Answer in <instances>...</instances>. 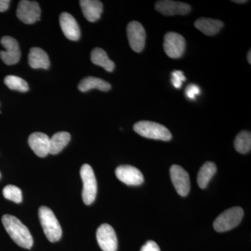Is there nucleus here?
Wrapping results in <instances>:
<instances>
[{"label": "nucleus", "instance_id": "cd10ccee", "mask_svg": "<svg viewBox=\"0 0 251 251\" xmlns=\"http://www.w3.org/2000/svg\"><path fill=\"white\" fill-rule=\"evenodd\" d=\"M140 251H161L158 244L153 241H148L143 247Z\"/></svg>", "mask_w": 251, "mask_h": 251}, {"label": "nucleus", "instance_id": "423d86ee", "mask_svg": "<svg viewBox=\"0 0 251 251\" xmlns=\"http://www.w3.org/2000/svg\"><path fill=\"white\" fill-rule=\"evenodd\" d=\"M163 49L168 57L172 59H179L184 53L186 41L181 34L171 31L164 36Z\"/></svg>", "mask_w": 251, "mask_h": 251}, {"label": "nucleus", "instance_id": "393cba45", "mask_svg": "<svg viewBox=\"0 0 251 251\" xmlns=\"http://www.w3.org/2000/svg\"><path fill=\"white\" fill-rule=\"evenodd\" d=\"M3 196L6 199L16 203H21L23 201L22 191L14 185L5 186L3 189Z\"/></svg>", "mask_w": 251, "mask_h": 251}, {"label": "nucleus", "instance_id": "7ed1b4c3", "mask_svg": "<svg viewBox=\"0 0 251 251\" xmlns=\"http://www.w3.org/2000/svg\"><path fill=\"white\" fill-rule=\"evenodd\" d=\"M137 133L150 139L169 141L172 139L171 131L164 126L150 121H140L133 126Z\"/></svg>", "mask_w": 251, "mask_h": 251}, {"label": "nucleus", "instance_id": "412c9836", "mask_svg": "<svg viewBox=\"0 0 251 251\" xmlns=\"http://www.w3.org/2000/svg\"><path fill=\"white\" fill-rule=\"evenodd\" d=\"M71 140L70 133L66 131L58 132L50 138L49 153L57 154L69 144Z\"/></svg>", "mask_w": 251, "mask_h": 251}, {"label": "nucleus", "instance_id": "f03ea898", "mask_svg": "<svg viewBox=\"0 0 251 251\" xmlns=\"http://www.w3.org/2000/svg\"><path fill=\"white\" fill-rule=\"evenodd\" d=\"M39 216L44 233L50 242H56L59 241L62 237V229L53 211L48 206H41L39 208Z\"/></svg>", "mask_w": 251, "mask_h": 251}, {"label": "nucleus", "instance_id": "6ab92c4d", "mask_svg": "<svg viewBox=\"0 0 251 251\" xmlns=\"http://www.w3.org/2000/svg\"><path fill=\"white\" fill-rule=\"evenodd\" d=\"M79 90L86 92L92 89H97L103 92H107L111 89V85L106 81L95 77H87L82 79L78 85Z\"/></svg>", "mask_w": 251, "mask_h": 251}, {"label": "nucleus", "instance_id": "2eb2a0df", "mask_svg": "<svg viewBox=\"0 0 251 251\" xmlns=\"http://www.w3.org/2000/svg\"><path fill=\"white\" fill-rule=\"evenodd\" d=\"M28 143L38 156L46 157L49 153L50 138L41 132H35L29 135Z\"/></svg>", "mask_w": 251, "mask_h": 251}, {"label": "nucleus", "instance_id": "f257e3e1", "mask_svg": "<svg viewBox=\"0 0 251 251\" xmlns=\"http://www.w3.org/2000/svg\"><path fill=\"white\" fill-rule=\"evenodd\" d=\"M2 224L5 229L16 244L24 249H30L33 246V237L27 227L14 216L5 214Z\"/></svg>", "mask_w": 251, "mask_h": 251}, {"label": "nucleus", "instance_id": "bb28decb", "mask_svg": "<svg viewBox=\"0 0 251 251\" xmlns=\"http://www.w3.org/2000/svg\"><path fill=\"white\" fill-rule=\"evenodd\" d=\"M186 96L190 99H195L197 95L201 94V89L196 85H189L186 89Z\"/></svg>", "mask_w": 251, "mask_h": 251}, {"label": "nucleus", "instance_id": "7c9ffc66", "mask_svg": "<svg viewBox=\"0 0 251 251\" xmlns=\"http://www.w3.org/2000/svg\"><path fill=\"white\" fill-rule=\"evenodd\" d=\"M234 2L237 3V4H244V3L247 2V1H246V0H237V1H233Z\"/></svg>", "mask_w": 251, "mask_h": 251}, {"label": "nucleus", "instance_id": "9b49d317", "mask_svg": "<svg viewBox=\"0 0 251 251\" xmlns=\"http://www.w3.org/2000/svg\"><path fill=\"white\" fill-rule=\"evenodd\" d=\"M170 173L176 192L183 197L187 196L191 188L189 175L187 172L178 165H173Z\"/></svg>", "mask_w": 251, "mask_h": 251}, {"label": "nucleus", "instance_id": "c85d7f7f", "mask_svg": "<svg viewBox=\"0 0 251 251\" xmlns=\"http://www.w3.org/2000/svg\"><path fill=\"white\" fill-rule=\"evenodd\" d=\"M10 3L9 0H0V12H4L9 9Z\"/></svg>", "mask_w": 251, "mask_h": 251}, {"label": "nucleus", "instance_id": "a211bd4d", "mask_svg": "<svg viewBox=\"0 0 251 251\" xmlns=\"http://www.w3.org/2000/svg\"><path fill=\"white\" fill-rule=\"evenodd\" d=\"M29 66L33 69H49L50 63L49 55L40 48H32L28 55Z\"/></svg>", "mask_w": 251, "mask_h": 251}, {"label": "nucleus", "instance_id": "b1692460", "mask_svg": "<svg viewBox=\"0 0 251 251\" xmlns=\"http://www.w3.org/2000/svg\"><path fill=\"white\" fill-rule=\"evenodd\" d=\"M4 83L12 90L19 91L21 92H26L29 90L27 82L21 77L15 75H7L4 78Z\"/></svg>", "mask_w": 251, "mask_h": 251}, {"label": "nucleus", "instance_id": "9d476101", "mask_svg": "<svg viewBox=\"0 0 251 251\" xmlns=\"http://www.w3.org/2000/svg\"><path fill=\"white\" fill-rule=\"evenodd\" d=\"M97 239L103 251H117L118 247L115 229L108 224H103L97 229Z\"/></svg>", "mask_w": 251, "mask_h": 251}, {"label": "nucleus", "instance_id": "1a4fd4ad", "mask_svg": "<svg viewBox=\"0 0 251 251\" xmlns=\"http://www.w3.org/2000/svg\"><path fill=\"white\" fill-rule=\"evenodd\" d=\"M1 44L6 49L5 51H0L1 60L7 65L17 64L21 56L18 41L11 36H5L1 38Z\"/></svg>", "mask_w": 251, "mask_h": 251}, {"label": "nucleus", "instance_id": "6e6552de", "mask_svg": "<svg viewBox=\"0 0 251 251\" xmlns=\"http://www.w3.org/2000/svg\"><path fill=\"white\" fill-rule=\"evenodd\" d=\"M127 36L130 48L136 52L143 50L146 41L145 28L137 21H132L127 26Z\"/></svg>", "mask_w": 251, "mask_h": 251}, {"label": "nucleus", "instance_id": "dca6fc26", "mask_svg": "<svg viewBox=\"0 0 251 251\" xmlns=\"http://www.w3.org/2000/svg\"><path fill=\"white\" fill-rule=\"evenodd\" d=\"M81 9L87 21L94 23L98 21L103 12V4L98 0H81Z\"/></svg>", "mask_w": 251, "mask_h": 251}, {"label": "nucleus", "instance_id": "ddd939ff", "mask_svg": "<svg viewBox=\"0 0 251 251\" xmlns=\"http://www.w3.org/2000/svg\"><path fill=\"white\" fill-rule=\"evenodd\" d=\"M117 179L128 186H139L144 182L143 173L138 168L131 166H120L115 171Z\"/></svg>", "mask_w": 251, "mask_h": 251}, {"label": "nucleus", "instance_id": "0eeeda50", "mask_svg": "<svg viewBox=\"0 0 251 251\" xmlns=\"http://www.w3.org/2000/svg\"><path fill=\"white\" fill-rule=\"evenodd\" d=\"M41 9L37 1L22 0L18 4L16 16L25 24H34L40 21Z\"/></svg>", "mask_w": 251, "mask_h": 251}, {"label": "nucleus", "instance_id": "4be33fe9", "mask_svg": "<svg viewBox=\"0 0 251 251\" xmlns=\"http://www.w3.org/2000/svg\"><path fill=\"white\" fill-rule=\"evenodd\" d=\"M216 166L213 162H206L200 169L198 174V184L199 187L204 189L209 184L216 173Z\"/></svg>", "mask_w": 251, "mask_h": 251}, {"label": "nucleus", "instance_id": "39448f33", "mask_svg": "<svg viewBox=\"0 0 251 251\" xmlns=\"http://www.w3.org/2000/svg\"><path fill=\"white\" fill-rule=\"evenodd\" d=\"M80 176L83 183L82 201L87 205H90L95 201L97 193V182L93 169L88 164L81 167Z\"/></svg>", "mask_w": 251, "mask_h": 251}, {"label": "nucleus", "instance_id": "5701e85b", "mask_svg": "<svg viewBox=\"0 0 251 251\" xmlns=\"http://www.w3.org/2000/svg\"><path fill=\"white\" fill-rule=\"evenodd\" d=\"M236 151L240 153H247L251 151V134L247 130H243L236 136L234 142Z\"/></svg>", "mask_w": 251, "mask_h": 251}, {"label": "nucleus", "instance_id": "aec40b11", "mask_svg": "<svg viewBox=\"0 0 251 251\" xmlns=\"http://www.w3.org/2000/svg\"><path fill=\"white\" fill-rule=\"evenodd\" d=\"M91 60L93 64L103 67L107 72H112L115 69V63L109 59L106 52L100 48H96L92 51Z\"/></svg>", "mask_w": 251, "mask_h": 251}, {"label": "nucleus", "instance_id": "c756f323", "mask_svg": "<svg viewBox=\"0 0 251 251\" xmlns=\"http://www.w3.org/2000/svg\"><path fill=\"white\" fill-rule=\"evenodd\" d=\"M247 59H248V62H249V64H251V50H249V52H248Z\"/></svg>", "mask_w": 251, "mask_h": 251}, {"label": "nucleus", "instance_id": "4468645a", "mask_svg": "<svg viewBox=\"0 0 251 251\" xmlns=\"http://www.w3.org/2000/svg\"><path fill=\"white\" fill-rule=\"evenodd\" d=\"M59 24L67 39L72 41L79 40L80 37V27L72 15L69 13H62L59 16Z\"/></svg>", "mask_w": 251, "mask_h": 251}, {"label": "nucleus", "instance_id": "a878e982", "mask_svg": "<svg viewBox=\"0 0 251 251\" xmlns=\"http://www.w3.org/2000/svg\"><path fill=\"white\" fill-rule=\"evenodd\" d=\"M186 80V78L184 76V73L181 71L175 70L172 72V83L174 85L175 88H181L183 82Z\"/></svg>", "mask_w": 251, "mask_h": 251}, {"label": "nucleus", "instance_id": "f8f14e48", "mask_svg": "<svg viewBox=\"0 0 251 251\" xmlns=\"http://www.w3.org/2000/svg\"><path fill=\"white\" fill-rule=\"evenodd\" d=\"M155 9L161 14L167 16H186L191 11V6L186 3L180 1L163 0L158 1L155 4Z\"/></svg>", "mask_w": 251, "mask_h": 251}, {"label": "nucleus", "instance_id": "f3484780", "mask_svg": "<svg viewBox=\"0 0 251 251\" xmlns=\"http://www.w3.org/2000/svg\"><path fill=\"white\" fill-rule=\"evenodd\" d=\"M224 24L219 20L201 18L195 22V27L206 36H214L219 32Z\"/></svg>", "mask_w": 251, "mask_h": 251}, {"label": "nucleus", "instance_id": "2f4dec72", "mask_svg": "<svg viewBox=\"0 0 251 251\" xmlns=\"http://www.w3.org/2000/svg\"><path fill=\"white\" fill-rule=\"evenodd\" d=\"M0 177H1V174H0Z\"/></svg>", "mask_w": 251, "mask_h": 251}, {"label": "nucleus", "instance_id": "20e7f679", "mask_svg": "<svg viewBox=\"0 0 251 251\" xmlns=\"http://www.w3.org/2000/svg\"><path fill=\"white\" fill-rule=\"evenodd\" d=\"M244 214V210L239 206L227 209L216 218L214 222V228L219 232L230 230L240 224Z\"/></svg>", "mask_w": 251, "mask_h": 251}]
</instances>
